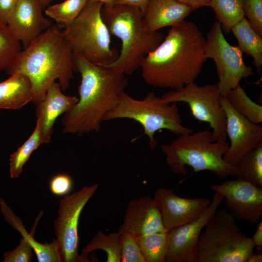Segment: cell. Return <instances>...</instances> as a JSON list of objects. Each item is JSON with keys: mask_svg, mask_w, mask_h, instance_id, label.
<instances>
[{"mask_svg": "<svg viewBox=\"0 0 262 262\" xmlns=\"http://www.w3.org/2000/svg\"><path fill=\"white\" fill-rule=\"evenodd\" d=\"M52 0H38L40 7L43 10L49 6Z\"/></svg>", "mask_w": 262, "mask_h": 262, "instance_id": "40", "label": "cell"}, {"mask_svg": "<svg viewBox=\"0 0 262 262\" xmlns=\"http://www.w3.org/2000/svg\"><path fill=\"white\" fill-rule=\"evenodd\" d=\"M205 55L215 64L219 79L217 85L222 96L239 85L243 79L254 74L252 68L245 64L238 46L230 45L226 40L217 21L207 34Z\"/></svg>", "mask_w": 262, "mask_h": 262, "instance_id": "10", "label": "cell"}, {"mask_svg": "<svg viewBox=\"0 0 262 262\" xmlns=\"http://www.w3.org/2000/svg\"><path fill=\"white\" fill-rule=\"evenodd\" d=\"M205 227L197 243V262H246L254 253L250 237L227 208L217 209Z\"/></svg>", "mask_w": 262, "mask_h": 262, "instance_id": "7", "label": "cell"}, {"mask_svg": "<svg viewBox=\"0 0 262 262\" xmlns=\"http://www.w3.org/2000/svg\"><path fill=\"white\" fill-rule=\"evenodd\" d=\"M149 0H115L114 3L129 4L138 7L144 13Z\"/></svg>", "mask_w": 262, "mask_h": 262, "instance_id": "38", "label": "cell"}, {"mask_svg": "<svg viewBox=\"0 0 262 262\" xmlns=\"http://www.w3.org/2000/svg\"><path fill=\"white\" fill-rule=\"evenodd\" d=\"M224 199L215 192L209 206L197 219L168 231L165 262H197V243L201 231Z\"/></svg>", "mask_w": 262, "mask_h": 262, "instance_id": "12", "label": "cell"}, {"mask_svg": "<svg viewBox=\"0 0 262 262\" xmlns=\"http://www.w3.org/2000/svg\"><path fill=\"white\" fill-rule=\"evenodd\" d=\"M62 90L59 83L53 82L43 100L36 104V115L41 125L43 144L50 142L56 119L69 111L78 100L75 96H66Z\"/></svg>", "mask_w": 262, "mask_h": 262, "instance_id": "18", "label": "cell"}, {"mask_svg": "<svg viewBox=\"0 0 262 262\" xmlns=\"http://www.w3.org/2000/svg\"><path fill=\"white\" fill-rule=\"evenodd\" d=\"M153 199L167 231L197 219L211 202L206 198L180 197L171 190L164 188L157 189Z\"/></svg>", "mask_w": 262, "mask_h": 262, "instance_id": "15", "label": "cell"}, {"mask_svg": "<svg viewBox=\"0 0 262 262\" xmlns=\"http://www.w3.org/2000/svg\"><path fill=\"white\" fill-rule=\"evenodd\" d=\"M140 65L142 77L154 87L173 90L195 82L207 60L206 39L197 25L182 20L170 27Z\"/></svg>", "mask_w": 262, "mask_h": 262, "instance_id": "1", "label": "cell"}, {"mask_svg": "<svg viewBox=\"0 0 262 262\" xmlns=\"http://www.w3.org/2000/svg\"><path fill=\"white\" fill-rule=\"evenodd\" d=\"M209 6L225 33L230 32L232 27L245 17L243 0H211Z\"/></svg>", "mask_w": 262, "mask_h": 262, "instance_id": "25", "label": "cell"}, {"mask_svg": "<svg viewBox=\"0 0 262 262\" xmlns=\"http://www.w3.org/2000/svg\"><path fill=\"white\" fill-rule=\"evenodd\" d=\"M210 188L224 196L227 209L237 220L256 224L262 215V188L244 180H228Z\"/></svg>", "mask_w": 262, "mask_h": 262, "instance_id": "13", "label": "cell"}, {"mask_svg": "<svg viewBox=\"0 0 262 262\" xmlns=\"http://www.w3.org/2000/svg\"><path fill=\"white\" fill-rule=\"evenodd\" d=\"M254 247L256 246L259 251L262 249V222L257 224V228L254 235L250 237Z\"/></svg>", "mask_w": 262, "mask_h": 262, "instance_id": "37", "label": "cell"}, {"mask_svg": "<svg viewBox=\"0 0 262 262\" xmlns=\"http://www.w3.org/2000/svg\"><path fill=\"white\" fill-rule=\"evenodd\" d=\"M88 0H66L60 3L48 6L45 14L57 23L66 26L71 24L81 13Z\"/></svg>", "mask_w": 262, "mask_h": 262, "instance_id": "29", "label": "cell"}, {"mask_svg": "<svg viewBox=\"0 0 262 262\" xmlns=\"http://www.w3.org/2000/svg\"><path fill=\"white\" fill-rule=\"evenodd\" d=\"M229 147L227 141H215L209 130L183 134L169 144L160 146L170 170L178 175L186 174V166L194 172L209 171L220 180L235 177L236 170L223 159Z\"/></svg>", "mask_w": 262, "mask_h": 262, "instance_id": "5", "label": "cell"}, {"mask_svg": "<svg viewBox=\"0 0 262 262\" xmlns=\"http://www.w3.org/2000/svg\"><path fill=\"white\" fill-rule=\"evenodd\" d=\"M0 210L6 221L13 228L18 230L22 235L23 238L29 242L36 254L38 262H61L58 243L56 239H53L50 243L41 244L33 238V235L42 213L39 214L31 233L29 234L26 230L22 220L14 213L11 208L1 197H0Z\"/></svg>", "mask_w": 262, "mask_h": 262, "instance_id": "20", "label": "cell"}, {"mask_svg": "<svg viewBox=\"0 0 262 262\" xmlns=\"http://www.w3.org/2000/svg\"><path fill=\"white\" fill-rule=\"evenodd\" d=\"M221 104L226 115V133L230 145L223 159L235 165L248 152L262 143V126L238 114L226 96H221Z\"/></svg>", "mask_w": 262, "mask_h": 262, "instance_id": "14", "label": "cell"}, {"mask_svg": "<svg viewBox=\"0 0 262 262\" xmlns=\"http://www.w3.org/2000/svg\"><path fill=\"white\" fill-rule=\"evenodd\" d=\"M75 70L80 73L79 97L65 114L63 132L82 134L100 130L104 115L114 106L127 85L125 75L105 66L74 57Z\"/></svg>", "mask_w": 262, "mask_h": 262, "instance_id": "2", "label": "cell"}, {"mask_svg": "<svg viewBox=\"0 0 262 262\" xmlns=\"http://www.w3.org/2000/svg\"><path fill=\"white\" fill-rule=\"evenodd\" d=\"M225 96L238 114L254 123H262V105L254 102L240 84L229 91Z\"/></svg>", "mask_w": 262, "mask_h": 262, "instance_id": "28", "label": "cell"}, {"mask_svg": "<svg viewBox=\"0 0 262 262\" xmlns=\"http://www.w3.org/2000/svg\"><path fill=\"white\" fill-rule=\"evenodd\" d=\"M18 0H0V17L2 24L6 25Z\"/></svg>", "mask_w": 262, "mask_h": 262, "instance_id": "35", "label": "cell"}, {"mask_svg": "<svg viewBox=\"0 0 262 262\" xmlns=\"http://www.w3.org/2000/svg\"><path fill=\"white\" fill-rule=\"evenodd\" d=\"M179 2L185 5L192 11L196 10L203 7L210 6L211 0H176Z\"/></svg>", "mask_w": 262, "mask_h": 262, "instance_id": "36", "label": "cell"}, {"mask_svg": "<svg viewBox=\"0 0 262 262\" xmlns=\"http://www.w3.org/2000/svg\"><path fill=\"white\" fill-rule=\"evenodd\" d=\"M122 118L133 120L142 126L151 149L157 145L154 135L159 131L166 130L177 135L193 132L192 129L182 125L177 103L164 102L153 92L142 99H135L122 92L114 106L104 115L103 122Z\"/></svg>", "mask_w": 262, "mask_h": 262, "instance_id": "6", "label": "cell"}, {"mask_svg": "<svg viewBox=\"0 0 262 262\" xmlns=\"http://www.w3.org/2000/svg\"><path fill=\"white\" fill-rule=\"evenodd\" d=\"M166 231L154 199L148 196L130 201L123 224L118 230L120 234L129 233L136 237Z\"/></svg>", "mask_w": 262, "mask_h": 262, "instance_id": "17", "label": "cell"}, {"mask_svg": "<svg viewBox=\"0 0 262 262\" xmlns=\"http://www.w3.org/2000/svg\"><path fill=\"white\" fill-rule=\"evenodd\" d=\"M234 166L236 179L262 188V143L246 154Z\"/></svg>", "mask_w": 262, "mask_h": 262, "instance_id": "24", "label": "cell"}, {"mask_svg": "<svg viewBox=\"0 0 262 262\" xmlns=\"http://www.w3.org/2000/svg\"><path fill=\"white\" fill-rule=\"evenodd\" d=\"M21 50L20 42L7 25H0V72L7 70Z\"/></svg>", "mask_w": 262, "mask_h": 262, "instance_id": "30", "label": "cell"}, {"mask_svg": "<svg viewBox=\"0 0 262 262\" xmlns=\"http://www.w3.org/2000/svg\"><path fill=\"white\" fill-rule=\"evenodd\" d=\"M136 238L146 262H165L168 231L152 233Z\"/></svg>", "mask_w": 262, "mask_h": 262, "instance_id": "26", "label": "cell"}, {"mask_svg": "<svg viewBox=\"0 0 262 262\" xmlns=\"http://www.w3.org/2000/svg\"><path fill=\"white\" fill-rule=\"evenodd\" d=\"M98 184L84 186L66 195L60 201L54 226L61 262H82L79 254L78 223L81 212L98 188Z\"/></svg>", "mask_w": 262, "mask_h": 262, "instance_id": "11", "label": "cell"}, {"mask_svg": "<svg viewBox=\"0 0 262 262\" xmlns=\"http://www.w3.org/2000/svg\"><path fill=\"white\" fill-rule=\"evenodd\" d=\"M121 262H146L136 237L120 234Z\"/></svg>", "mask_w": 262, "mask_h": 262, "instance_id": "31", "label": "cell"}, {"mask_svg": "<svg viewBox=\"0 0 262 262\" xmlns=\"http://www.w3.org/2000/svg\"><path fill=\"white\" fill-rule=\"evenodd\" d=\"M120 233L111 232L105 234L98 231L89 243L83 248L80 255L82 262H89L88 255L98 249L103 250L106 254L107 262H121Z\"/></svg>", "mask_w": 262, "mask_h": 262, "instance_id": "23", "label": "cell"}, {"mask_svg": "<svg viewBox=\"0 0 262 262\" xmlns=\"http://www.w3.org/2000/svg\"><path fill=\"white\" fill-rule=\"evenodd\" d=\"M238 43V47L252 57L257 71L260 73L262 66V38L251 27L244 17L231 30Z\"/></svg>", "mask_w": 262, "mask_h": 262, "instance_id": "22", "label": "cell"}, {"mask_svg": "<svg viewBox=\"0 0 262 262\" xmlns=\"http://www.w3.org/2000/svg\"><path fill=\"white\" fill-rule=\"evenodd\" d=\"M32 247L29 242L22 238L19 245L13 250L3 254L4 262H29L32 259Z\"/></svg>", "mask_w": 262, "mask_h": 262, "instance_id": "33", "label": "cell"}, {"mask_svg": "<svg viewBox=\"0 0 262 262\" xmlns=\"http://www.w3.org/2000/svg\"><path fill=\"white\" fill-rule=\"evenodd\" d=\"M101 14L110 33L121 42L119 55L109 67L124 75H131L140 67L144 58L164 39L158 31H148L143 13L138 7L114 3L103 5Z\"/></svg>", "mask_w": 262, "mask_h": 262, "instance_id": "4", "label": "cell"}, {"mask_svg": "<svg viewBox=\"0 0 262 262\" xmlns=\"http://www.w3.org/2000/svg\"><path fill=\"white\" fill-rule=\"evenodd\" d=\"M0 25H3V24H2V21H1V19L0 17Z\"/></svg>", "mask_w": 262, "mask_h": 262, "instance_id": "42", "label": "cell"}, {"mask_svg": "<svg viewBox=\"0 0 262 262\" xmlns=\"http://www.w3.org/2000/svg\"><path fill=\"white\" fill-rule=\"evenodd\" d=\"M221 96L217 84L198 86L194 82L168 91L161 98L166 103H187L196 119L209 124L215 141H226V115L221 104Z\"/></svg>", "mask_w": 262, "mask_h": 262, "instance_id": "9", "label": "cell"}, {"mask_svg": "<svg viewBox=\"0 0 262 262\" xmlns=\"http://www.w3.org/2000/svg\"><path fill=\"white\" fill-rule=\"evenodd\" d=\"M262 253L258 252L257 254L253 253L247 260L246 262H262Z\"/></svg>", "mask_w": 262, "mask_h": 262, "instance_id": "39", "label": "cell"}, {"mask_svg": "<svg viewBox=\"0 0 262 262\" xmlns=\"http://www.w3.org/2000/svg\"><path fill=\"white\" fill-rule=\"evenodd\" d=\"M6 71L9 75L20 73L28 78L32 102L36 105L56 80L62 91L68 88L75 71L74 57L63 32L52 25L21 50Z\"/></svg>", "mask_w": 262, "mask_h": 262, "instance_id": "3", "label": "cell"}, {"mask_svg": "<svg viewBox=\"0 0 262 262\" xmlns=\"http://www.w3.org/2000/svg\"><path fill=\"white\" fill-rule=\"evenodd\" d=\"M192 11L176 0H149L143 19L147 29L155 32L184 20Z\"/></svg>", "mask_w": 262, "mask_h": 262, "instance_id": "19", "label": "cell"}, {"mask_svg": "<svg viewBox=\"0 0 262 262\" xmlns=\"http://www.w3.org/2000/svg\"><path fill=\"white\" fill-rule=\"evenodd\" d=\"M38 0H18L7 26L25 48L52 25L45 17Z\"/></svg>", "mask_w": 262, "mask_h": 262, "instance_id": "16", "label": "cell"}, {"mask_svg": "<svg viewBox=\"0 0 262 262\" xmlns=\"http://www.w3.org/2000/svg\"><path fill=\"white\" fill-rule=\"evenodd\" d=\"M72 180L68 175L58 174L53 177L49 183L51 192L57 196L67 195L72 187Z\"/></svg>", "mask_w": 262, "mask_h": 262, "instance_id": "34", "label": "cell"}, {"mask_svg": "<svg viewBox=\"0 0 262 262\" xmlns=\"http://www.w3.org/2000/svg\"><path fill=\"white\" fill-rule=\"evenodd\" d=\"M243 7L250 26L262 37V0H243Z\"/></svg>", "mask_w": 262, "mask_h": 262, "instance_id": "32", "label": "cell"}, {"mask_svg": "<svg viewBox=\"0 0 262 262\" xmlns=\"http://www.w3.org/2000/svg\"><path fill=\"white\" fill-rule=\"evenodd\" d=\"M94 2H98L102 3L103 5H108L114 3L115 0H88Z\"/></svg>", "mask_w": 262, "mask_h": 262, "instance_id": "41", "label": "cell"}, {"mask_svg": "<svg viewBox=\"0 0 262 262\" xmlns=\"http://www.w3.org/2000/svg\"><path fill=\"white\" fill-rule=\"evenodd\" d=\"M103 5L88 0L78 16L63 32L74 57L101 66L111 64L118 56L111 47V34L101 14Z\"/></svg>", "mask_w": 262, "mask_h": 262, "instance_id": "8", "label": "cell"}, {"mask_svg": "<svg viewBox=\"0 0 262 262\" xmlns=\"http://www.w3.org/2000/svg\"><path fill=\"white\" fill-rule=\"evenodd\" d=\"M43 144L41 129L39 122L36 120L35 128L29 138L9 158V173L12 179L17 178L23 170L25 164L30 157L32 153Z\"/></svg>", "mask_w": 262, "mask_h": 262, "instance_id": "27", "label": "cell"}, {"mask_svg": "<svg viewBox=\"0 0 262 262\" xmlns=\"http://www.w3.org/2000/svg\"><path fill=\"white\" fill-rule=\"evenodd\" d=\"M33 97L31 82L23 74H13L0 82V109L19 110L32 102Z\"/></svg>", "mask_w": 262, "mask_h": 262, "instance_id": "21", "label": "cell"}]
</instances>
